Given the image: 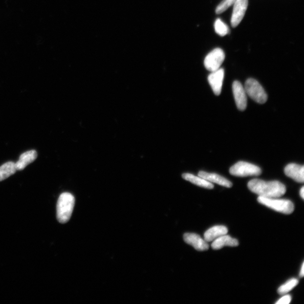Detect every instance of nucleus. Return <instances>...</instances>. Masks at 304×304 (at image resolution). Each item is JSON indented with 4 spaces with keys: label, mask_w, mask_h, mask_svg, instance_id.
Masks as SVG:
<instances>
[{
    "label": "nucleus",
    "mask_w": 304,
    "mask_h": 304,
    "mask_svg": "<svg viewBox=\"0 0 304 304\" xmlns=\"http://www.w3.org/2000/svg\"><path fill=\"white\" fill-rule=\"evenodd\" d=\"M247 186L252 192L264 197L279 198L286 192L285 185L279 181L255 179L250 181Z\"/></svg>",
    "instance_id": "1"
},
{
    "label": "nucleus",
    "mask_w": 304,
    "mask_h": 304,
    "mask_svg": "<svg viewBox=\"0 0 304 304\" xmlns=\"http://www.w3.org/2000/svg\"><path fill=\"white\" fill-rule=\"evenodd\" d=\"M75 199L69 193H64L59 196L57 206V219L62 224L67 222L72 216Z\"/></svg>",
    "instance_id": "2"
},
{
    "label": "nucleus",
    "mask_w": 304,
    "mask_h": 304,
    "mask_svg": "<svg viewBox=\"0 0 304 304\" xmlns=\"http://www.w3.org/2000/svg\"><path fill=\"white\" fill-rule=\"evenodd\" d=\"M258 201L270 209L284 214H290L294 210V204L290 200L259 196Z\"/></svg>",
    "instance_id": "3"
},
{
    "label": "nucleus",
    "mask_w": 304,
    "mask_h": 304,
    "mask_svg": "<svg viewBox=\"0 0 304 304\" xmlns=\"http://www.w3.org/2000/svg\"><path fill=\"white\" fill-rule=\"evenodd\" d=\"M244 90L252 99L258 103L264 104L268 99V95L264 88L255 79H248L246 81Z\"/></svg>",
    "instance_id": "4"
},
{
    "label": "nucleus",
    "mask_w": 304,
    "mask_h": 304,
    "mask_svg": "<svg viewBox=\"0 0 304 304\" xmlns=\"http://www.w3.org/2000/svg\"><path fill=\"white\" fill-rule=\"evenodd\" d=\"M229 173L233 176L239 177L259 176L261 174V170L250 163L240 161L230 168Z\"/></svg>",
    "instance_id": "5"
},
{
    "label": "nucleus",
    "mask_w": 304,
    "mask_h": 304,
    "mask_svg": "<svg viewBox=\"0 0 304 304\" xmlns=\"http://www.w3.org/2000/svg\"><path fill=\"white\" fill-rule=\"evenodd\" d=\"M224 59V51L220 48H217L207 55L204 65L207 70L213 72L220 68Z\"/></svg>",
    "instance_id": "6"
},
{
    "label": "nucleus",
    "mask_w": 304,
    "mask_h": 304,
    "mask_svg": "<svg viewBox=\"0 0 304 304\" xmlns=\"http://www.w3.org/2000/svg\"><path fill=\"white\" fill-rule=\"evenodd\" d=\"M233 92L237 108L241 111L245 110L247 105V94L242 85L239 81H235L233 83Z\"/></svg>",
    "instance_id": "7"
},
{
    "label": "nucleus",
    "mask_w": 304,
    "mask_h": 304,
    "mask_svg": "<svg viewBox=\"0 0 304 304\" xmlns=\"http://www.w3.org/2000/svg\"><path fill=\"white\" fill-rule=\"evenodd\" d=\"M248 4V0H237L234 3L231 18L233 27H236L242 21Z\"/></svg>",
    "instance_id": "8"
},
{
    "label": "nucleus",
    "mask_w": 304,
    "mask_h": 304,
    "mask_svg": "<svg viewBox=\"0 0 304 304\" xmlns=\"http://www.w3.org/2000/svg\"><path fill=\"white\" fill-rule=\"evenodd\" d=\"M224 78V70L220 68L211 73L208 77L209 84L216 95L221 94Z\"/></svg>",
    "instance_id": "9"
},
{
    "label": "nucleus",
    "mask_w": 304,
    "mask_h": 304,
    "mask_svg": "<svg viewBox=\"0 0 304 304\" xmlns=\"http://www.w3.org/2000/svg\"><path fill=\"white\" fill-rule=\"evenodd\" d=\"M183 238L185 242L194 247L196 250L203 251L209 249V245L206 241L195 233H185Z\"/></svg>",
    "instance_id": "10"
},
{
    "label": "nucleus",
    "mask_w": 304,
    "mask_h": 304,
    "mask_svg": "<svg viewBox=\"0 0 304 304\" xmlns=\"http://www.w3.org/2000/svg\"><path fill=\"white\" fill-rule=\"evenodd\" d=\"M285 175L291 178L298 183L304 181V167L296 164H288L284 168Z\"/></svg>",
    "instance_id": "11"
},
{
    "label": "nucleus",
    "mask_w": 304,
    "mask_h": 304,
    "mask_svg": "<svg viewBox=\"0 0 304 304\" xmlns=\"http://www.w3.org/2000/svg\"><path fill=\"white\" fill-rule=\"evenodd\" d=\"M198 176L203 178L210 183H214L221 185L227 188H231L233 184L225 177H222L218 174L214 173H209L205 172H199Z\"/></svg>",
    "instance_id": "12"
},
{
    "label": "nucleus",
    "mask_w": 304,
    "mask_h": 304,
    "mask_svg": "<svg viewBox=\"0 0 304 304\" xmlns=\"http://www.w3.org/2000/svg\"><path fill=\"white\" fill-rule=\"evenodd\" d=\"M239 244L238 240L225 235L215 239L211 244V247L214 250H220L224 246L237 247L239 246Z\"/></svg>",
    "instance_id": "13"
},
{
    "label": "nucleus",
    "mask_w": 304,
    "mask_h": 304,
    "mask_svg": "<svg viewBox=\"0 0 304 304\" xmlns=\"http://www.w3.org/2000/svg\"><path fill=\"white\" fill-rule=\"evenodd\" d=\"M38 157V153L35 150L28 151L21 155L19 160L16 163L17 170H23L28 165L35 161Z\"/></svg>",
    "instance_id": "14"
},
{
    "label": "nucleus",
    "mask_w": 304,
    "mask_h": 304,
    "mask_svg": "<svg viewBox=\"0 0 304 304\" xmlns=\"http://www.w3.org/2000/svg\"><path fill=\"white\" fill-rule=\"evenodd\" d=\"M228 230L225 226L217 225L207 230L204 234L206 242H210L221 236L227 235Z\"/></svg>",
    "instance_id": "15"
},
{
    "label": "nucleus",
    "mask_w": 304,
    "mask_h": 304,
    "mask_svg": "<svg viewBox=\"0 0 304 304\" xmlns=\"http://www.w3.org/2000/svg\"><path fill=\"white\" fill-rule=\"evenodd\" d=\"M182 177L184 179L190 181L197 186L209 189V190H212L214 188V185L212 183L199 176H196L191 174L185 173L183 174Z\"/></svg>",
    "instance_id": "16"
},
{
    "label": "nucleus",
    "mask_w": 304,
    "mask_h": 304,
    "mask_svg": "<svg viewBox=\"0 0 304 304\" xmlns=\"http://www.w3.org/2000/svg\"><path fill=\"white\" fill-rule=\"evenodd\" d=\"M16 163L7 162L0 166V181L4 180L16 173Z\"/></svg>",
    "instance_id": "17"
},
{
    "label": "nucleus",
    "mask_w": 304,
    "mask_h": 304,
    "mask_svg": "<svg viewBox=\"0 0 304 304\" xmlns=\"http://www.w3.org/2000/svg\"><path fill=\"white\" fill-rule=\"evenodd\" d=\"M299 283V281L296 279H292L287 282L286 283L283 285L278 289V293L281 295H284L287 294L288 292H290L293 288L295 287L296 285Z\"/></svg>",
    "instance_id": "18"
},
{
    "label": "nucleus",
    "mask_w": 304,
    "mask_h": 304,
    "mask_svg": "<svg viewBox=\"0 0 304 304\" xmlns=\"http://www.w3.org/2000/svg\"><path fill=\"white\" fill-rule=\"evenodd\" d=\"M215 29L218 35L221 36H224L228 34L229 29L228 26L220 19H218L215 23Z\"/></svg>",
    "instance_id": "19"
},
{
    "label": "nucleus",
    "mask_w": 304,
    "mask_h": 304,
    "mask_svg": "<svg viewBox=\"0 0 304 304\" xmlns=\"http://www.w3.org/2000/svg\"><path fill=\"white\" fill-rule=\"evenodd\" d=\"M236 1L237 0H223L217 7L216 13L221 14L224 12L230 6L234 5Z\"/></svg>",
    "instance_id": "20"
},
{
    "label": "nucleus",
    "mask_w": 304,
    "mask_h": 304,
    "mask_svg": "<svg viewBox=\"0 0 304 304\" xmlns=\"http://www.w3.org/2000/svg\"><path fill=\"white\" fill-rule=\"evenodd\" d=\"M291 302V297L290 295H285L281 298L276 304H288Z\"/></svg>",
    "instance_id": "21"
},
{
    "label": "nucleus",
    "mask_w": 304,
    "mask_h": 304,
    "mask_svg": "<svg viewBox=\"0 0 304 304\" xmlns=\"http://www.w3.org/2000/svg\"><path fill=\"white\" fill-rule=\"evenodd\" d=\"M304 276V262L303 263L301 271L300 273V277H303Z\"/></svg>",
    "instance_id": "22"
},
{
    "label": "nucleus",
    "mask_w": 304,
    "mask_h": 304,
    "mask_svg": "<svg viewBox=\"0 0 304 304\" xmlns=\"http://www.w3.org/2000/svg\"><path fill=\"white\" fill-rule=\"evenodd\" d=\"M300 195H301L302 198L304 199V187H303L301 190H300Z\"/></svg>",
    "instance_id": "23"
}]
</instances>
